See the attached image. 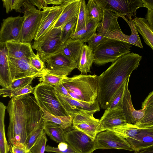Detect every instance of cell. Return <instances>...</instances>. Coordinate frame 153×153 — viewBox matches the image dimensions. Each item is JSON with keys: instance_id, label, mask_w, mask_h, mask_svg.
<instances>
[{"instance_id": "obj_49", "label": "cell", "mask_w": 153, "mask_h": 153, "mask_svg": "<svg viewBox=\"0 0 153 153\" xmlns=\"http://www.w3.org/2000/svg\"><path fill=\"white\" fill-rule=\"evenodd\" d=\"M30 1L33 5L36 6L39 10L48 7L46 0H30Z\"/></svg>"}, {"instance_id": "obj_55", "label": "cell", "mask_w": 153, "mask_h": 153, "mask_svg": "<svg viewBox=\"0 0 153 153\" xmlns=\"http://www.w3.org/2000/svg\"><path fill=\"white\" fill-rule=\"evenodd\" d=\"M27 153H32V152L30 151H28L27 152Z\"/></svg>"}, {"instance_id": "obj_15", "label": "cell", "mask_w": 153, "mask_h": 153, "mask_svg": "<svg viewBox=\"0 0 153 153\" xmlns=\"http://www.w3.org/2000/svg\"><path fill=\"white\" fill-rule=\"evenodd\" d=\"M8 62L12 81L33 76L41 77L44 72L39 71L33 67L27 59L8 57Z\"/></svg>"}, {"instance_id": "obj_37", "label": "cell", "mask_w": 153, "mask_h": 153, "mask_svg": "<svg viewBox=\"0 0 153 153\" xmlns=\"http://www.w3.org/2000/svg\"><path fill=\"white\" fill-rule=\"evenodd\" d=\"M77 18L70 21L62 27L61 40L63 43L70 39L74 33Z\"/></svg>"}, {"instance_id": "obj_32", "label": "cell", "mask_w": 153, "mask_h": 153, "mask_svg": "<svg viewBox=\"0 0 153 153\" xmlns=\"http://www.w3.org/2000/svg\"><path fill=\"white\" fill-rule=\"evenodd\" d=\"M37 76H33L21 78L13 81L10 85L0 89V95L2 97H9L14 91L30 84Z\"/></svg>"}, {"instance_id": "obj_33", "label": "cell", "mask_w": 153, "mask_h": 153, "mask_svg": "<svg viewBox=\"0 0 153 153\" xmlns=\"http://www.w3.org/2000/svg\"><path fill=\"white\" fill-rule=\"evenodd\" d=\"M41 109L43 113V119L44 121L56 124L65 131L69 130L68 129L72 125V119L71 115L56 116L51 114L42 108Z\"/></svg>"}, {"instance_id": "obj_21", "label": "cell", "mask_w": 153, "mask_h": 153, "mask_svg": "<svg viewBox=\"0 0 153 153\" xmlns=\"http://www.w3.org/2000/svg\"><path fill=\"white\" fill-rule=\"evenodd\" d=\"M140 128V132L134 138L126 140L134 152L140 151L153 145V126Z\"/></svg>"}, {"instance_id": "obj_38", "label": "cell", "mask_w": 153, "mask_h": 153, "mask_svg": "<svg viewBox=\"0 0 153 153\" xmlns=\"http://www.w3.org/2000/svg\"><path fill=\"white\" fill-rule=\"evenodd\" d=\"M126 82V79L115 92L107 109L111 110L116 108H121Z\"/></svg>"}, {"instance_id": "obj_30", "label": "cell", "mask_w": 153, "mask_h": 153, "mask_svg": "<svg viewBox=\"0 0 153 153\" xmlns=\"http://www.w3.org/2000/svg\"><path fill=\"white\" fill-rule=\"evenodd\" d=\"M43 129L45 134L53 140L58 143L66 142L65 137V131L59 125L44 121Z\"/></svg>"}, {"instance_id": "obj_7", "label": "cell", "mask_w": 153, "mask_h": 153, "mask_svg": "<svg viewBox=\"0 0 153 153\" xmlns=\"http://www.w3.org/2000/svg\"><path fill=\"white\" fill-rule=\"evenodd\" d=\"M62 27L53 28L38 41L34 42L32 48L44 62L46 59L60 51L64 44L61 40Z\"/></svg>"}, {"instance_id": "obj_43", "label": "cell", "mask_w": 153, "mask_h": 153, "mask_svg": "<svg viewBox=\"0 0 153 153\" xmlns=\"http://www.w3.org/2000/svg\"><path fill=\"white\" fill-rule=\"evenodd\" d=\"M47 141L46 134L44 131L30 151L32 153H44Z\"/></svg>"}, {"instance_id": "obj_31", "label": "cell", "mask_w": 153, "mask_h": 153, "mask_svg": "<svg viewBox=\"0 0 153 153\" xmlns=\"http://www.w3.org/2000/svg\"><path fill=\"white\" fill-rule=\"evenodd\" d=\"M84 43L80 41H67L62 45L60 51L69 59L77 62Z\"/></svg>"}, {"instance_id": "obj_45", "label": "cell", "mask_w": 153, "mask_h": 153, "mask_svg": "<svg viewBox=\"0 0 153 153\" xmlns=\"http://www.w3.org/2000/svg\"><path fill=\"white\" fill-rule=\"evenodd\" d=\"M28 61L30 65L38 71L43 72L46 71L45 63L38 54H36L35 56L30 58Z\"/></svg>"}, {"instance_id": "obj_26", "label": "cell", "mask_w": 153, "mask_h": 153, "mask_svg": "<svg viewBox=\"0 0 153 153\" xmlns=\"http://www.w3.org/2000/svg\"><path fill=\"white\" fill-rule=\"evenodd\" d=\"M144 116L140 122L135 125L140 128L153 126V91L150 92L142 103Z\"/></svg>"}, {"instance_id": "obj_53", "label": "cell", "mask_w": 153, "mask_h": 153, "mask_svg": "<svg viewBox=\"0 0 153 153\" xmlns=\"http://www.w3.org/2000/svg\"><path fill=\"white\" fill-rule=\"evenodd\" d=\"M134 153H153V145L140 151L134 152Z\"/></svg>"}, {"instance_id": "obj_4", "label": "cell", "mask_w": 153, "mask_h": 153, "mask_svg": "<svg viewBox=\"0 0 153 153\" xmlns=\"http://www.w3.org/2000/svg\"><path fill=\"white\" fill-rule=\"evenodd\" d=\"M131 47L128 43L109 38L93 50V63L99 66L112 63L120 56L130 53Z\"/></svg>"}, {"instance_id": "obj_2", "label": "cell", "mask_w": 153, "mask_h": 153, "mask_svg": "<svg viewBox=\"0 0 153 153\" xmlns=\"http://www.w3.org/2000/svg\"><path fill=\"white\" fill-rule=\"evenodd\" d=\"M142 56L133 52L123 55L112 63L98 76L97 99L101 108L107 109L115 92L140 65Z\"/></svg>"}, {"instance_id": "obj_35", "label": "cell", "mask_w": 153, "mask_h": 153, "mask_svg": "<svg viewBox=\"0 0 153 153\" xmlns=\"http://www.w3.org/2000/svg\"><path fill=\"white\" fill-rule=\"evenodd\" d=\"M7 107L0 102V153H9L10 149L5 134L4 118Z\"/></svg>"}, {"instance_id": "obj_8", "label": "cell", "mask_w": 153, "mask_h": 153, "mask_svg": "<svg viewBox=\"0 0 153 153\" xmlns=\"http://www.w3.org/2000/svg\"><path fill=\"white\" fill-rule=\"evenodd\" d=\"M94 113L92 111L81 109L71 116L74 128L83 132L95 140L97 134L104 131L100 119L94 117Z\"/></svg>"}, {"instance_id": "obj_6", "label": "cell", "mask_w": 153, "mask_h": 153, "mask_svg": "<svg viewBox=\"0 0 153 153\" xmlns=\"http://www.w3.org/2000/svg\"><path fill=\"white\" fill-rule=\"evenodd\" d=\"M23 4L25 19L20 41L31 43L41 23L44 11L37 9L30 0H24Z\"/></svg>"}, {"instance_id": "obj_1", "label": "cell", "mask_w": 153, "mask_h": 153, "mask_svg": "<svg viewBox=\"0 0 153 153\" xmlns=\"http://www.w3.org/2000/svg\"><path fill=\"white\" fill-rule=\"evenodd\" d=\"M6 107L9 145H25L27 137L43 126V111L35 97L29 94L12 98Z\"/></svg>"}, {"instance_id": "obj_5", "label": "cell", "mask_w": 153, "mask_h": 153, "mask_svg": "<svg viewBox=\"0 0 153 153\" xmlns=\"http://www.w3.org/2000/svg\"><path fill=\"white\" fill-rule=\"evenodd\" d=\"M33 94L39 106L49 113L56 116L69 115L58 100L53 86L40 82Z\"/></svg>"}, {"instance_id": "obj_27", "label": "cell", "mask_w": 153, "mask_h": 153, "mask_svg": "<svg viewBox=\"0 0 153 153\" xmlns=\"http://www.w3.org/2000/svg\"><path fill=\"white\" fill-rule=\"evenodd\" d=\"M100 23L93 19H89L85 27L75 33L67 41H80L83 43L87 42L92 35L96 33Z\"/></svg>"}, {"instance_id": "obj_47", "label": "cell", "mask_w": 153, "mask_h": 153, "mask_svg": "<svg viewBox=\"0 0 153 153\" xmlns=\"http://www.w3.org/2000/svg\"><path fill=\"white\" fill-rule=\"evenodd\" d=\"M9 146L10 153H27V152L25 145Z\"/></svg>"}, {"instance_id": "obj_12", "label": "cell", "mask_w": 153, "mask_h": 153, "mask_svg": "<svg viewBox=\"0 0 153 153\" xmlns=\"http://www.w3.org/2000/svg\"><path fill=\"white\" fill-rule=\"evenodd\" d=\"M24 19V16L20 15L3 19L0 31V43L13 40L20 41Z\"/></svg>"}, {"instance_id": "obj_14", "label": "cell", "mask_w": 153, "mask_h": 153, "mask_svg": "<svg viewBox=\"0 0 153 153\" xmlns=\"http://www.w3.org/2000/svg\"><path fill=\"white\" fill-rule=\"evenodd\" d=\"M105 9L111 11L120 17L126 16L128 19L136 17L137 10L143 7L142 0H104Z\"/></svg>"}, {"instance_id": "obj_39", "label": "cell", "mask_w": 153, "mask_h": 153, "mask_svg": "<svg viewBox=\"0 0 153 153\" xmlns=\"http://www.w3.org/2000/svg\"><path fill=\"white\" fill-rule=\"evenodd\" d=\"M67 76H60L51 74L47 71L44 72L39 79L40 82L52 86L58 85L62 83L65 78Z\"/></svg>"}, {"instance_id": "obj_25", "label": "cell", "mask_w": 153, "mask_h": 153, "mask_svg": "<svg viewBox=\"0 0 153 153\" xmlns=\"http://www.w3.org/2000/svg\"><path fill=\"white\" fill-rule=\"evenodd\" d=\"M94 61L93 50L86 44H84L77 61V68L81 74L87 75L88 72L91 74V68Z\"/></svg>"}, {"instance_id": "obj_13", "label": "cell", "mask_w": 153, "mask_h": 153, "mask_svg": "<svg viewBox=\"0 0 153 153\" xmlns=\"http://www.w3.org/2000/svg\"><path fill=\"white\" fill-rule=\"evenodd\" d=\"M68 1L64 0L63 3L60 5L48 7L43 10L44 13L42 21L34 38V42L39 40L53 28Z\"/></svg>"}, {"instance_id": "obj_28", "label": "cell", "mask_w": 153, "mask_h": 153, "mask_svg": "<svg viewBox=\"0 0 153 153\" xmlns=\"http://www.w3.org/2000/svg\"><path fill=\"white\" fill-rule=\"evenodd\" d=\"M88 20L93 19L97 22L102 20L105 9L104 0H90L86 4Z\"/></svg>"}, {"instance_id": "obj_3", "label": "cell", "mask_w": 153, "mask_h": 153, "mask_svg": "<svg viewBox=\"0 0 153 153\" xmlns=\"http://www.w3.org/2000/svg\"><path fill=\"white\" fill-rule=\"evenodd\" d=\"M98 76L81 74L70 77L66 76L62 83L68 90L74 92L82 101L94 102L98 95Z\"/></svg>"}, {"instance_id": "obj_36", "label": "cell", "mask_w": 153, "mask_h": 153, "mask_svg": "<svg viewBox=\"0 0 153 153\" xmlns=\"http://www.w3.org/2000/svg\"><path fill=\"white\" fill-rule=\"evenodd\" d=\"M86 1L80 0V8L77 18L75 33L85 27L88 20Z\"/></svg>"}, {"instance_id": "obj_51", "label": "cell", "mask_w": 153, "mask_h": 153, "mask_svg": "<svg viewBox=\"0 0 153 153\" xmlns=\"http://www.w3.org/2000/svg\"><path fill=\"white\" fill-rule=\"evenodd\" d=\"M143 7L148 9H153V0H142Z\"/></svg>"}, {"instance_id": "obj_17", "label": "cell", "mask_w": 153, "mask_h": 153, "mask_svg": "<svg viewBox=\"0 0 153 153\" xmlns=\"http://www.w3.org/2000/svg\"><path fill=\"white\" fill-rule=\"evenodd\" d=\"M129 78L126 79L121 108L127 123L136 125L143 118L144 113L142 109L136 110L133 105L131 94L128 89Z\"/></svg>"}, {"instance_id": "obj_22", "label": "cell", "mask_w": 153, "mask_h": 153, "mask_svg": "<svg viewBox=\"0 0 153 153\" xmlns=\"http://www.w3.org/2000/svg\"><path fill=\"white\" fill-rule=\"evenodd\" d=\"M118 16L116 13L105 10L102 20L97 29V33L106 37L110 33L116 30H121L118 22Z\"/></svg>"}, {"instance_id": "obj_20", "label": "cell", "mask_w": 153, "mask_h": 153, "mask_svg": "<svg viewBox=\"0 0 153 153\" xmlns=\"http://www.w3.org/2000/svg\"><path fill=\"white\" fill-rule=\"evenodd\" d=\"M100 122L104 131L109 130L127 123L120 108L111 110L106 109Z\"/></svg>"}, {"instance_id": "obj_10", "label": "cell", "mask_w": 153, "mask_h": 153, "mask_svg": "<svg viewBox=\"0 0 153 153\" xmlns=\"http://www.w3.org/2000/svg\"><path fill=\"white\" fill-rule=\"evenodd\" d=\"M47 71L51 74L67 76L77 68V62L72 60L64 55L60 51L47 58Z\"/></svg>"}, {"instance_id": "obj_24", "label": "cell", "mask_w": 153, "mask_h": 153, "mask_svg": "<svg viewBox=\"0 0 153 153\" xmlns=\"http://www.w3.org/2000/svg\"><path fill=\"white\" fill-rule=\"evenodd\" d=\"M0 85L3 88L9 86L11 79L8 62L7 49L5 43H0Z\"/></svg>"}, {"instance_id": "obj_46", "label": "cell", "mask_w": 153, "mask_h": 153, "mask_svg": "<svg viewBox=\"0 0 153 153\" xmlns=\"http://www.w3.org/2000/svg\"><path fill=\"white\" fill-rule=\"evenodd\" d=\"M35 87H33L31 85H27L22 88L13 91L9 96L10 98L16 97L23 95L33 93Z\"/></svg>"}, {"instance_id": "obj_34", "label": "cell", "mask_w": 153, "mask_h": 153, "mask_svg": "<svg viewBox=\"0 0 153 153\" xmlns=\"http://www.w3.org/2000/svg\"><path fill=\"white\" fill-rule=\"evenodd\" d=\"M140 129L134 125L126 123L108 130L113 131L127 140L134 138L139 133Z\"/></svg>"}, {"instance_id": "obj_48", "label": "cell", "mask_w": 153, "mask_h": 153, "mask_svg": "<svg viewBox=\"0 0 153 153\" xmlns=\"http://www.w3.org/2000/svg\"><path fill=\"white\" fill-rule=\"evenodd\" d=\"M53 86L56 93L64 96L71 97L68 90L63 85L62 82L58 85Z\"/></svg>"}, {"instance_id": "obj_50", "label": "cell", "mask_w": 153, "mask_h": 153, "mask_svg": "<svg viewBox=\"0 0 153 153\" xmlns=\"http://www.w3.org/2000/svg\"><path fill=\"white\" fill-rule=\"evenodd\" d=\"M145 19H146L149 26L153 33V9H147Z\"/></svg>"}, {"instance_id": "obj_18", "label": "cell", "mask_w": 153, "mask_h": 153, "mask_svg": "<svg viewBox=\"0 0 153 153\" xmlns=\"http://www.w3.org/2000/svg\"><path fill=\"white\" fill-rule=\"evenodd\" d=\"M8 57L18 59H27L35 56L31 43L13 40L5 43Z\"/></svg>"}, {"instance_id": "obj_19", "label": "cell", "mask_w": 153, "mask_h": 153, "mask_svg": "<svg viewBox=\"0 0 153 153\" xmlns=\"http://www.w3.org/2000/svg\"><path fill=\"white\" fill-rule=\"evenodd\" d=\"M127 22L130 27L131 33L128 35L124 33L122 30H116L109 34L106 37L123 41L143 48V46L135 23L131 17L128 20L125 16H120Z\"/></svg>"}, {"instance_id": "obj_41", "label": "cell", "mask_w": 153, "mask_h": 153, "mask_svg": "<svg viewBox=\"0 0 153 153\" xmlns=\"http://www.w3.org/2000/svg\"><path fill=\"white\" fill-rule=\"evenodd\" d=\"M44 132L43 126L35 130L27 137L25 144L27 152L30 150L38 138Z\"/></svg>"}, {"instance_id": "obj_11", "label": "cell", "mask_w": 153, "mask_h": 153, "mask_svg": "<svg viewBox=\"0 0 153 153\" xmlns=\"http://www.w3.org/2000/svg\"><path fill=\"white\" fill-rule=\"evenodd\" d=\"M111 149L134 151L131 145L125 139L113 131L106 130L98 134L95 140V150Z\"/></svg>"}, {"instance_id": "obj_44", "label": "cell", "mask_w": 153, "mask_h": 153, "mask_svg": "<svg viewBox=\"0 0 153 153\" xmlns=\"http://www.w3.org/2000/svg\"><path fill=\"white\" fill-rule=\"evenodd\" d=\"M108 39L106 36L95 33L88 39L87 42L89 47L93 50Z\"/></svg>"}, {"instance_id": "obj_16", "label": "cell", "mask_w": 153, "mask_h": 153, "mask_svg": "<svg viewBox=\"0 0 153 153\" xmlns=\"http://www.w3.org/2000/svg\"><path fill=\"white\" fill-rule=\"evenodd\" d=\"M55 92L59 101L69 115H71L81 109L94 113L100 111V104L97 99L94 102H87Z\"/></svg>"}, {"instance_id": "obj_40", "label": "cell", "mask_w": 153, "mask_h": 153, "mask_svg": "<svg viewBox=\"0 0 153 153\" xmlns=\"http://www.w3.org/2000/svg\"><path fill=\"white\" fill-rule=\"evenodd\" d=\"M2 1L7 13L13 10L20 13L22 12L21 7L23 6L24 0H2Z\"/></svg>"}, {"instance_id": "obj_52", "label": "cell", "mask_w": 153, "mask_h": 153, "mask_svg": "<svg viewBox=\"0 0 153 153\" xmlns=\"http://www.w3.org/2000/svg\"><path fill=\"white\" fill-rule=\"evenodd\" d=\"M47 4H52L56 6H59L62 4L64 0H46Z\"/></svg>"}, {"instance_id": "obj_9", "label": "cell", "mask_w": 153, "mask_h": 153, "mask_svg": "<svg viewBox=\"0 0 153 153\" xmlns=\"http://www.w3.org/2000/svg\"><path fill=\"white\" fill-rule=\"evenodd\" d=\"M66 142L76 153H92L95 150V140L83 132L74 128L65 131Z\"/></svg>"}, {"instance_id": "obj_42", "label": "cell", "mask_w": 153, "mask_h": 153, "mask_svg": "<svg viewBox=\"0 0 153 153\" xmlns=\"http://www.w3.org/2000/svg\"><path fill=\"white\" fill-rule=\"evenodd\" d=\"M45 151L56 153H76L66 142L59 143L58 147H54L47 145Z\"/></svg>"}, {"instance_id": "obj_23", "label": "cell", "mask_w": 153, "mask_h": 153, "mask_svg": "<svg viewBox=\"0 0 153 153\" xmlns=\"http://www.w3.org/2000/svg\"><path fill=\"white\" fill-rule=\"evenodd\" d=\"M80 0H68L67 3L53 28L62 27L65 24L77 18Z\"/></svg>"}, {"instance_id": "obj_54", "label": "cell", "mask_w": 153, "mask_h": 153, "mask_svg": "<svg viewBox=\"0 0 153 153\" xmlns=\"http://www.w3.org/2000/svg\"><path fill=\"white\" fill-rule=\"evenodd\" d=\"M68 91L71 97L72 98L77 100L82 101L81 98L74 92L70 90H68Z\"/></svg>"}, {"instance_id": "obj_29", "label": "cell", "mask_w": 153, "mask_h": 153, "mask_svg": "<svg viewBox=\"0 0 153 153\" xmlns=\"http://www.w3.org/2000/svg\"><path fill=\"white\" fill-rule=\"evenodd\" d=\"M138 32L141 35L145 43L153 50V33L145 18L136 17L133 20Z\"/></svg>"}]
</instances>
